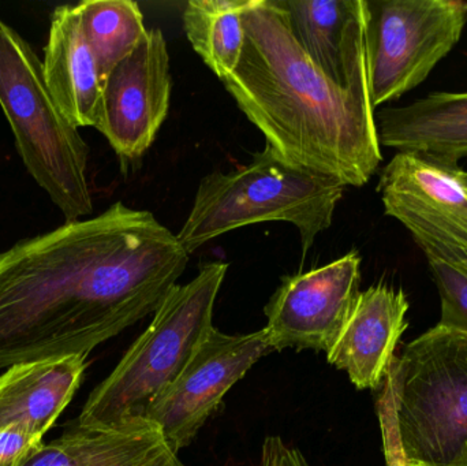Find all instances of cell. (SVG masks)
<instances>
[{"mask_svg":"<svg viewBox=\"0 0 467 466\" xmlns=\"http://www.w3.org/2000/svg\"><path fill=\"white\" fill-rule=\"evenodd\" d=\"M189 256L152 212L120 202L0 252V371L88 357L155 314Z\"/></svg>","mask_w":467,"mask_h":466,"instance_id":"1","label":"cell"},{"mask_svg":"<svg viewBox=\"0 0 467 466\" xmlns=\"http://www.w3.org/2000/svg\"><path fill=\"white\" fill-rule=\"evenodd\" d=\"M241 60L222 79L285 161L361 188L383 161L369 74L327 76L294 37L277 0H249Z\"/></svg>","mask_w":467,"mask_h":466,"instance_id":"2","label":"cell"},{"mask_svg":"<svg viewBox=\"0 0 467 466\" xmlns=\"http://www.w3.org/2000/svg\"><path fill=\"white\" fill-rule=\"evenodd\" d=\"M227 270L226 263H208L193 281L170 290L147 330L89 394L77 426L107 431L147 421L150 408L213 330V308Z\"/></svg>","mask_w":467,"mask_h":466,"instance_id":"3","label":"cell"},{"mask_svg":"<svg viewBox=\"0 0 467 466\" xmlns=\"http://www.w3.org/2000/svg\"><path fill=\"white\" fill-rule=\"evenodd\" d=\"M345 189L337 178L294 166L265 145L246 166L213 172L200 182L178 241L192 254L233 230L287 222L298 229L306 254L316 237L331 226Z\"/></svg>","mask_w":467,"mask_h":466,"instance_id":"4","label":"cell"},{"mask_svg":"<svg viewBox=\"0 0 467 466\" xmlns=\"http://www.w3.org/2000/svg\"><path fill=\"white\" fill-rule=\"evenodd\" d=\"M0 106L22 163L66 222L89 216L93 212L88 182L89 147L55 104L44 78L43 60L3 19Z\"/></svg>","mask_w":467,"mask_h":466,"instance_id":"5","label":"cell"},{"mask_svg":"<svg viewBox=\"0 0 467 466\" xmlns=\"http://www.w3.org/2000/svg\"><path fill=\"white\" fill-rule=\"evenodd\" d=\"M408 466H452L467 445V336L436 326L387 372Z\"/></svg>","mask_w":467,"mask_h":466,"instance_id":"6","label":"cell"},{"mask_svg":"<svg viewBox=\"0 0 467 466\" xmlns=\"http://www.w3.org/2000/svg\"><path fill=\"white\" fill-rule=\"evenodd\" d=\"M373 107L416 89L454 49L467 24L463 0H367Z\"/></svg>","mask_w":467,"mask_h":466,"instance_id":"7","label":"cell"},{"mask_svg":"<svg viewBox=\"0 0 467 466\" xmlns=\"http://www.w3.org/2000/svg\"><path fill=\"white\" fill-rule=\"evenodd\" d=\"M454 170L398 152L379 180L386 215L397 219L424 252L467 276V188Z\"/></svg>","mask_w":467,"mask_h":466,"instance_id":"8","label":"cell"},{"mask_svg":"<svg viewBox=\"0 0 467 466\" xmlns=\"http://www.w3.org/2000/svg\"><path fill=\"white\" fill-rule=\"evenodd\" d=\"M272 350L264 328L239 336L215 327L211 330L182 374L147 416L172 454L178 456L191 445L230 388Z\"/></svg>","mask_w":467,"mask_h":466,"instance_id":"9","label":"cell"},{"mask_svg":"<svg viewBox=\"0 0 467 466\" xmlns=\"http://www.w3.org/2000/svg\"><path fill=\"white\" fill-rule=\"evenodd\" d=\"M361 282V256L348 252L324 267L285 276L269 298L265 330L272 349L328 353L348 323Z\"/></svg>","mask_w":467,"mask_h":466,"instance_id":"10","label":"cell"},{"mask_svg":"<svg viewBox=\"0 0 467 466\" xmlns=\"http://www.w3.org/2000/svg\"><path fill=\"white\" fill-rule=\"evenodd\" d=\"M171 89L166 38L161 29L147 30L103 84L98 130L123 161H136L150 150L169 114Z\"/></svg>","mask_w":467,"mask_h":466,"instance_id":"11","label":"cell"},{"mask_svg":"<svg viewBox=\"0 0 467 466\" xmlns=\"http://www.w3.org/2000/svg\"><path fill=\"white\" fill-rule=\"evenodd\" d=\"M405 292L376 285L359 293L339 338L327 353L359 390L379 388L395 357L398 341L408 327Z\"/></svg>","mask_w":467,"mask_h":466,"instance_id":"12","label":"cell"},{"mask_svg":"<svg viewBox=\"0 0 467 466\" xmlns=\"http://www.w3.org/2000/svg\"><path fill=\"white\" fill-rule=\"evenodd\" d=\"M299 46L334 81L368 70L367 0H277Z\"/></svg>","mask_w":467,"mask_h":466,"instance_id":"13","label":"cell"},{"mask_svg":"<svg viewBox=\"0 0 467 466\" xmlns=\"http://www.w3.org/2000/svg\"><path fill=\"white\" fill-rule=\"evenodd\" d=\"M43 73L63 117L77 129H98L103 106V81L85 37L78 5H57L52 11Z\"/></svg>","mask_w":467,"mask_h":466,"instance_id":"14","label":"cell"},{"mask_svg":"<svg viewBox=\"0 0 467 466\" xmlns=\"http://www.w3.org/2000/svg\"><path fill=\"white\" fill-rule=\"evenodd\" d=\"M380 145L443 169L467 158V92H433L376 114Z\"/></svg>","mask_w":467,"mask_h":466,"instance_id":"15","label":"cell"},{"mask_svg":"<svg viewBox=\"0 0 467 466\" xmlns=\"http://www.w3.org/2000/svg\"><path fill=\"white\" fill-rule=\"evenodd\" d=\"M87 356L14 364L0 374V429L16 427L43 437L68 407L84 380Z\"/></svg>","mask_w":467,"mask_h":466,"instance_id":"16","label":"cell"},{"mask_svg":"<svg viewBox=\"0 0 467 466\" xmlns=\"http://www.w3.org/2000/svg\"><path fill=\"white\" fill-rule=\"evenodd\" d=\"M170 450L150 421L119 430H88L74 426L44 443L26 466H141Z\"/></svg>","mask_w":467,"mask_h":466,"instance_id":"17","label":"cell"},{"mask_svg":"<svg viewBox=\"0 0 467 466\" xmlns=\"http://www.w3.org/2000/svg\"><path fill=\"white\" fill-rule=\"evenodd\" d=\"M249 0H191L183 11V27L194 51L222 79L241 60L244 16Z\"/></svg>","mask_w":467,"mask_h":466,"instance_id":"18","label":"cell"},{"mask_svg":"<svg viewBox=\"0 0 467 466\" xmlns=\"http://www.w3.org/2000/svg\"><path fill=\"white\" fill-rule=\"evenodd\" d=\"M77 5L104 84L112 68L144 37L147 29L141 10L133 0H84Z\"/></svg>","mask_w":467,"mask_h":466,"instance_id":"19","label":"cell"},{"mask_svg":"<svg viewBox=\"0 0 467 466\" xmlns=\"http://www.w3.org/2000/svg\"><path fill=\"white\" fill-rule=\"evenodd\" d=\"M431 274L441 300L439 326L467 336V276L438 262H430Z\"/></svg>","mask_w":467,"mask_h":466,"instance_id":"20","label":"cell"},{"mask_svg":"<svg viewBox=\"0 0 467 466\" xmlns=\"http://www.w3.org/2000/svg\"><path fill=\"white\" fill-rule=\"evenodd\" d=\"M378 416L379 421H380L387 466H408L402 445H400V432H398L394 396H392L391 385L387 378L384 379L383 390L378 399Z\"/></svg>","mask_w":467,"mask_h":466,"instance_id":"21","label":"cell"},{"mask_svg":"<svg viewBox=\"0 0 467 466\" xmlns=\"http://www.w3.org/2000/svg\"><path fill=\"white\" fill-rule=\"evenodd\" d=\"M43 446V437L16 427L0 429V466H26Z\"/></svg>","mask_w":467,"mask_h":466,"instance_id":"22","label":"cell"},{"mask_svg":"<svg viewBox=\"0 0 467 466\" xmlns=\"http://www.w3.org/2000/svg\"><path fill=\"white\" fill-rule=\"evenodd\" d=\"M257 466H309L301 451L285 445L280 437H268L261 449Z\"/></svg>","mask_w":467,"mask_h":466,"instance_id":"23","label":"cell"},{"mask_svg":"<svg viewBox=\"0 0 467 466\" xmlns=\"http://www.w3.org/2000/svg\"><path fill=\"white\" fill-rule=\"evenodd\" d=\"M172 456H175V454H172L170 450H166L163 451V453L159 454L155 459L150 460V461L145 462V464H142L141 466H169L170 460H171Z\"/></svg>","mask_w":467,"mask_h":466,"instance_id":"24","label":"cell"},{"mask_svg":"<svg viewBox=\"0 0 467 466\" xmlns=\"http://www.w3.org/2000/svg\"><path fill=\"white\" fill-rule=\"evenodd\" d=\"M452 466H467V445L461 450L460 457Z\"/></svg>","mask_w":467,"mask_h":466,"instance_id":"25","label":"cell"},{"mask_svg":"<svg viewBox=\"0 0 467 466\" xmlns=\"http://www.w3.org/2000/svg\"><path fill=\"white\" fill-rule=\"evenodd\" d=\"M455 177L460 180L461 183H463V185L467 188V171H463V170L461 169H455L454 170Z\"/></svg>","mask_w":467,"mask_h":466,"instance_id":"26","label":"cell"},{"mask_svg":"<svg viewBox=\"0 0 467 466\" xmlns=\"http://www.w3.org/2000/svg\"><path fill=\"white\" fill-rule=\"evenodd\" d=\"M169 466H185L181 462V460L178 459V456H172L171 460H170Z\"/></svg>","mask_w":467,"mask_h":466,"instance_id":"27","label":"cell"}]
</instances>
